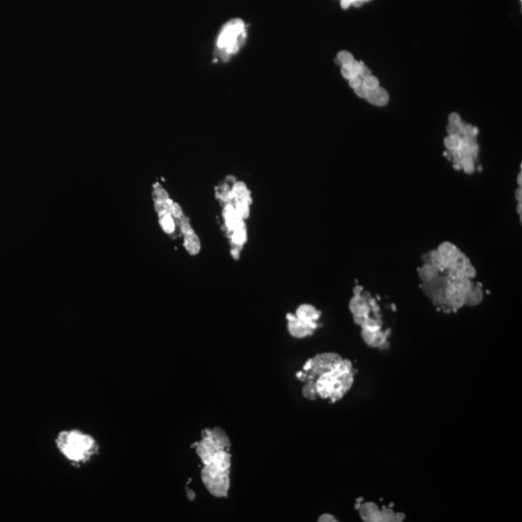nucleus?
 Masks as SVG:
<instances>
[{
	"mask_svg": "<svg viewBox=\"0 0 522 522\" xmlns=\"http://www.w3.org/2000/svg\"><path fill=\"white\" fill-rule=\"evenodd\" d=\"M355 373L351 361L342 359L333 370L317 378L318 397L333 403L341 400L353 386Z\"/></svg>",
	"mask_w": 522,
	"mask_h": 522,
	"instance_id": "1",
	"label": "nucleus"
},
{
	"mask_svg": "<svg viewBox=\"0 0 522 522\" xmlns=\"http://www.w3.org/2000/svg\"><path fill=\"white\" fill-rule=\"evenodd\" d=\"M248 25L242 19L235 18L225 23L215 40L213 58L215 62L227 63L236 57L246 44Z\"/></svg>",
	"mask_w": 522,
	"mask_h": 522,
	"instance_id": "2",
	"label": "nucleus"
},
{
	"mask_svg": "<svg viewBox=\"0 0 522 522\" xmlns=\"http://www.w3.org/2000/svg\"><path fill=\"white\" fill-rule=\"evenodd\" d=\"M231 454L229 451L217 452L211 461L201 469V481L206 489L216 498L227 497L230 488Z\"/></svg>",
	"mask_w": 522,
	"mask_h": 522,
	"instance_id": "3",
	"label": "nucleus"
},
{
	"mask_svg": "<svg viewBox=\"0 0 522 522\" xmlns=\"http://www.w3.org/2000/svg\"><path fill=\"white\" fill-rule=\"evenodd\" d=\"M57 448L69 460L86 462L98 452V444L89 434L80 431H65L57 436Z\"/></svg>",
	"mask_w": 522,
	"mask_h": 522,
	"instance_id": "4",
	"label": "nucleus"
},
{
	"mask_svg": "<svg viewBox=\"0 0 522 522\" xmlns=\"http://www.w3.org/2000/svg\"><path fill=\"white\" fill-rule=\"evenodd\" d=\"M231 442L226 432L220 427L213 429H204L201 432V440L196 442L195 452L206 465L208 464L214 454L222 450L229 451Z\"/></svg>",
	"mask_w": 522,
	"mask_h": 522,
	"instance_id": "5",
	"label": "nucleus"
},
{
	"mask_svg": "<svg viewBox=\"0 0 522 522\" xmlns=\"http://www.w3.org/2000/svg\"><path fill=\"white\" fill-rule=\"evenodd\" d=\"M359 514L364 522H400L405 519V514L379 507L373 502H366L358 507Z\"/></svg>",
	"mask_w": 522,
	"mask_h": 522,
	"instance_id": "6",
	"label": "nucleus"
},
{
	"mask_svg": "<svg viewBox=\"0 0 522 522\" xmlns=\"http://www.w3.org/2000/svg\"><path fill=\"white\" fill-rule=\"evenodd\" d=\"M342 360L341 355L334 352H325L318 354L314 358L308 359L309 361V370L306 373V379L307 380H317L320 375L333 370L338 363Z\"/></svg>",
	"mask_w": 522,
	"mask_h": 522,
	"instance_id": "7",
	"label": "nucleus"
},
{
	"mask_svg": "<svg viewBox=\"0 0 522 522\" xmlns=\"http://www.w3.org/2000/svg\"><path fill=\"white\" fill-rule=\"evenodd\" d=\"M349 309L353 315L354 322L359 326H361L363 321L370 318L373 312L369 299H367L362 293L354 294L349 302Z\"/></svg>",
	"mask_w": 522,
	"mask_h": 522,
	"instance_id": "8",
	"label": "nucleus"
},
{
	"mask_svg": "<svg viewBox=\"0 0 522 522\" xmlns=\"http://www.w3.org/2000/svg\"><path fill=\"white\" fill-rule=\"evenodd\" d=\"M179 224L182 233L184 235V246L186 250L193 255L197 254L201 249V243L198 236L194 233L189 219L185 216L183 217L179 221Z\"/></svg>",
	"mask_w": 522,
	"mask_h": 522,
	"instance_id": "9",
	"label": "nucleus"
},
{
	"mask_svg": "<svg viewBox=\"0 0 522 522\" xmlns=\"http://www.w3.org/2000/svg\"><path fill=\"white\" fill-rule=\"evenodd\" d=\"M286 319L288 321L287 330L289 334L295 339H305L306 337L311 336L317 330L312 326L299 320L296 318L295 315L287 314Z\"/></svg>",
	"mask_w": 522,
	"mask_h": 522,
	"instance_id": "10",
	"label": "nucleus"
},
{
	"mask_svg": "<svg viewBox=\"0 0 522 522\" xmlns=\"http://www.w3.org/2000/svg\"><path fill=\"white\" fill-rule=\"evenodd\" d=\"M436 250H438V252L442 258L444 271H447L449 268H451L462 253L461 250H459L454 244L448 242V241L441 243Z\"/></svg>",
	"mask_w": 522,
	"mask_h": 522,
	"instance_id": "11",
	"label": "nucleus"
},
{
	"mask_svg": "<svg viewBox=\"0 0 522 522\" xmlns=\"http://www.w3.org/2000/svg\"><path fill=\"white\" fill-rule=\"evenodd\" d=\"M362 339L364 343L373 348L386 349L389 347L388 338L390 335V330L388 332H383L381 330L377 331H368L362 330Z\"/></svg>",
	"mask_w": 522,
	"mask_h": 522,
	"instance_id": "12",
	"label": "nucleus"
},
{
	"mask_svg": "<svg viewBox=\"0 0 522 522\" xmlns=\"http://www.w3.org/2000/svg\"><path fill=\"white\" fill-rule=\"evenodd\" d=\"M321 312L318 310L316 306L309 304H303L298 306L296 309L295 317L299 320L305 322L306 324L312 326L314 328L318 329V319L320 318Z\"/></svg>",
	"mask_w": 522,
	"mask_h": 522,
	"instance_id": "13",
	"label": "nucleus"
},
{
	"mask_svg": "<svg viewBox=\"0 0 522 522\" xmlns=\"http://www.w3.org/2000/svg\"><path fill=\"white\" fill-rule=\"evenodd\" d=\"M448 284H449V279L447 276H445V277L438 276L430 282L424 283L422 287H423L425 293L432 299L435 296L442 294Z\"/></svg>",
	"mask_w": 522,
	"mask_h": 522,
	"instance_id": "14",
	"label": "nucleus"
},
{
	"mask_svg": "<svg viewBox=\"0 0 522 522\" xmlns=\"http://www.w3.org/2000/svg\"><path fill=\"white\" fill-rule=\"evenodd\" d=\"M223 217L225 220V224L227 229L231 232L235 228L242 226L244 223V220L239 216L234 205L231 202H227L224 207L223 210Z\"/></svg>",
	"mask_w": 522,
	"mask_h": 522,
	"instance_id": "15",
	"label": "nucleus"
},
{
	"mask_svg": "<svg viewBox=\"0 0 522 522\" xmlns=\"http://www.w3.org/2000/svg\"><path fill=\"white\" fill-rule=\"evenodd\" d=\"M366 99L372 105L383 107L389 102V94L384 88L378 86L373 90H369Z\"/></svg>",
	"mask_w": 522,
	"mask_h": 522,
	"instance_id": "16",
	"label": "nucleus"
},
{
	"mask_svg": "<svg viewBox=\"0 0 522 522\" xmlns=\"http://www.w3.org/2000/svg\"><path fill=\"white\" fill-rule=\"evenodd\" d=\"M363 65V62H358L355 59H353L348 63L341 64L340 66H341V75L344 79H346L347 80H350L352 78L360 75Z\"/></svg>",
	"mask_w": 522,
	"mask_h": 522,
	"instance_id": "17",
	"label": "nucleus"
},
{
	"mask_svg": "<svg viewBox=\"0 0 522 522\" xmlns=\"http://www.w3.org/2000/svg\"><path fill=\"white\" fill-rule=\"evenodd\" d=\"M484 298V292L482 287L478 284L472 285L471 289L468 291L465 296V306H477Z\"/></svg>",
	"mask_w": 522,
	"mask_h": 522,
	"instance_id": "18",
	"label": "nucleus"
},
{
	"mask_svg": "<svg viewBox=\"0 0 522 522\" xmlns=\"http://www.w3.org/2000/svg\"><path fill=\"white\" fill-rule=\"evenodd\" d=\"M440 271L431 263H425L419 269V277L423 283L430 282L439 276Z\"/></svg>",
	"mask_w": 522,
	"mask_h": 522,
	"instance_id": "19",
	"label": "nucleus"
},
{
	"mask_svg": "<svg viewBox=\"0 0 522 522\" xmlns=\"http://www.w3.org/2000/svg\"><path fill=\"white\" fill-rule=\"evenodd\" d=\"M230 238H231V242L234 245V247L242 248V246L247 241V229H246L245 224H243L242 226L232 230Z\"/></svg>",
	"mask_w": 522,
	"mask_h": 522,
	"instance_id": "20",
	"label": "nucleus"
},
{
	"mask_svg": "<svg viewBox=\"0 0 522 522\" xmlns=\"http://www.w3.org/2000/svg\"><path fill=\"white\" fill-rule=\"evenodd\" d=\"M302 395L303 397L309 399V400H316L318 397V391L316 387V380H307L306 384L302 389Z\"/></svg>",
	"mask_w": 522,
	"mask_h": 522,
	"instance_id": "21",
	"label": "nucleus"
},
{
	"mask_svg": "<svg viewBox=\"0 0 522 522\" xmlns=\"http://www.w3.org/2000/svg\"><path fill=\"white\" fill-rule=\"evenodd\" d=\"M445 146L450 151L454 152L458 150L461 147V136H447L444 140Z\"/></svg>",
	"mask_w": 522,
	"mask_h": 522,
	"instance_id": "22",
	"label": "nucleus"
},
{
	"mask_svg": "<svg viewBox=\"0 0 522 522\" xmlns=\"http://www.w3.org/2000/svg\"><path fill=\"white\" fill-rule=\"evenodd\" d=\"M363 86H364L368 90H373L379 86V80H377V78L370 75L363 79Z\"/></svg>",
	"mask_w": 522,
	"mask_h": 522,
	"instance_id": "23",
	"label": "nucleus"
},
{
	"mask_svg": "<svg viewBox=\"0 0 522 522\" xmlns=\"http://www.w3.org/2000/svg\"><path fill=\"white\" fill-rule=\"evenodd\" d=\"M340 1H341V6L342 9H348L350 6L360 7L361 5H363L364 2H368L370 0H340Z\"/></svg>",
	"mask_w": 522,
	"mask_h": 522,
	"instance_id": "24",
	"label": "nucleus"
},
{
	"mask_svg": "<svg viewBox=\"0 0 522 522\" xmlns=\"http://www.w3.org/2000/svg\"><path fill=\"white\" fill-rule=\"evenodd\" d=\"M462 126L463 124L461 122L459 124H450L447 131L450 136H462Z\"/></svg>",
	"mask_w": 522,
	"mask_h": 522,
	"instance_id": "25",
	"label": "nucleus"
},
{
	"mask_svg": "<svg viewBox=\"0 0 522 522\" xmlns=\"http://www.w3.org/2000/svg\"><path fill=\"white\" fill-rule=\"evenodd\" d=\"M348 82H349V85H350L351 88L356 89V88H358V87L363 85V79L360 78L359 76H357V77H354V78H352L350 80H348Z\"/></svg>",
	"mask_w": 522,
	"mask_h": 522,
	"instance_id": "26",
	"label": "nucleus"
},
{
	"mask_svg": "<svg viewBox=\"0 0 522 522\" xmlns=\"http://www.w3.org/2000/svg\"><path fill=\"white\" fill-rule=\"evenodd\" d=\"M318 521L337 522L338 521V519H337L334 515H332V514H330V513H323V514H321V515L318 517Z\"/></svg>",
	"mask_w": 522,
	"mask_h": 522,
	"instance_id": "27",
	"label": "nucleus"
},
{
	"mask_svg": "<svg viewBox=\"0 0 522 522\" xmlns=\"http://www.w3.org/2000/svg\"><path fill=\"white\" fill-rule=\"evenodd\" d=\"M461 169H462L463 171H465L467 174H472V173L474 172V171H475L474 162H468V163H466V164H464V165L461 167Z\"/></svg>",
	"mask_w": 522,
	"mask_h": 522,
	"instance_id": "28",
	"label": "nucleus"
},
{
	"mask_svg": "<svg viewBox=\"0 0 522 522\" xmlns=\"http://www.w3.org/2000/svg\"><path fill=\"white\" fill-rule=\"evenodd\" d=\"M354 92H355V94H356L358 97H360V98H364V99H366V97H367V95H368V92H369V90H368L364 86L362 85V86H360V87H358V88L354 89Z\"/></svg>",
	"mask_w": 522,
	"mask_h": 522,
	"instance_id": "29",
	"label": "nucleus"
},
{
	"mask_svg": "<svg viewBox=\"0 0 522 522\" xmlns=\"http://www.w3.org/2000/svg\"><path fill=\"white\" fill-rule=\"evenodd\" d=\"M449 122L450 124H459L460 123V116L455 113L449 115Z\"/></svg>",
	"mask_w": 522,
	"mask_h": 522,
	"instance_id": "30",
	"label": "nucleus"
},
{
	"mask_svg": "<svg viewBox=\"0 0 522 522\" xmlns=\"http://www.w3.org/2000/svg\"><path fill=\"white\" fill-rule=\"evenodd\" d=\"M187 497L190 501H193L195 499V492L193 491V489L187 488Z\"/></svg>",
	"mask_w": 522,
	"mask_h": 522,
	"instance_id": "31",
	"label": "nucleus"
},
{
	"mask_svg": "<svg viewBox=\"0 0 522 522\" xmlns=\"http://www.w3.org/2000/svg\"><path fill=\"white\" fill-rule=\"evenodd\" d=\"M240 249L239 247H234L232 250H231V253H232V256L235 258V259H238L239 253H240Z\"/></svg>",
	"mask_w": 522,
	"mask_h": 522,
	"instance_id": "32",
	"label": "nucleus"
},
{
	"mask_svg": "<svg viewBox=\"0 0 522 522\" xmlns=\"http://www.w3.org/2000/svg\"><path fill=\"white\" fill-rule=\"evenodd\" d=\"M515 198L517 200V202H522V191L521 188L517 189L516 192H515Z\"/></svg>",
	"mask_w": 522,
	"mask_h": 522,
	"instance_id": "33",
	"label": "nucleus"
},
{
	"mask_svg": "<svg viewBox=\"0 0 522 522\" xmlns=\"http://www.w3.org/2000/svg\"><path fill=\"white\" fill-rule=\"evenodd\" d=\"M521 207H522L521 202H518V204H517V213H518V215H519V216H520V217H521V214H522V210H521L522 208H521Z\"/></svg>",
	"mask_w": 522,
	"mask_h": 522,
	"instance_id": "34",
	"label": "nucleus"
},
{
	"mask_svg": "<svg viewBox=\"0 0 522 522\" xmlns=\"http://www.w3.org/2000/svg\"><path fill=\"white\" fill-rule=\"evenodd\" d=\"M517 183H518L519 187H521V172H520V173L518 174V176H517Z\"/></svg>",
	"mask_w": 522,
	"mask_h": 522,
	"instance_id": "35",
	"label": "nucleus"
}]
</instances>
